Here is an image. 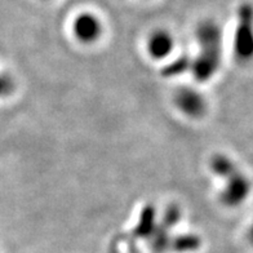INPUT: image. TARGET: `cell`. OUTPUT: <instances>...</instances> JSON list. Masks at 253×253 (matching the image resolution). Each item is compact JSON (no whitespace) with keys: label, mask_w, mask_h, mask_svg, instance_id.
<instances>
[{"label":"cell","mask_w":253,"mask_h":253,"mask_svg":"<svg viewBox=\"0 0 253 253\" xmlns=\"http://www.w3.org/2000/svg\"><path fill=\"white\" fill-rule=\"evenodd\" d=\"M181 217H182V211H181L180 207L177 206V204H169L164 210L160 223L164 225L167 229H172V227H174L177 223L180 222Z\"/></svg>","instance_id":"11"},{"label":"cell","mask_w":253,"mask_h":253,"mask_svg":"<svg viewBox=\"0 0 253 253\" xmlns=\"http://www.w3.org/2000/svg\"><path fill=\"white\" fill-rule=\"evenodd\" d=\"M199 52L191 60L190 71L199 83H207L220 70L222 61V31L217 22L206 20L197 27Z\"/></svg>","instance_id":"1"},{"label":"cell","mask_w":253,"mask_h":253,"mask_svg":"<svg viewBox=\"0 0 253 253\" xmlns=\"http://www.w3.org/2000/svg\"><path fill=\"white\" fill-rule=\"evenodd\" d=\"M155 226H157V211H155V207L151 206V204L145 206L141 211L140 216H138V222H137L133 229L134 237L149 239Z\"/></svg>","instance_id":"7"},{"label":"cell","mask_w":253,"mask_h":253,"mask_svg":"<svg viewBox=\"0 0 253 253\" xmlns=\"http://www.w3.org/2000/svg\"><path fill=\"white\" fill-rule=\"evenodd\" d=\"M14 84L13 78L7 75V74H0V97H7L9 96L14 90Z\"/></svg>","instance_id":"12"},{"label":"cell","mask_w":253,"mask_h":253,"mask_svg":"<svg viewBox=\"0 0 253 253\" xmlns=\"http://www.w3.org/2000/svg\"><path fill=\"white\" fill-rule=\"evenodd\" d=\"M234 54L239 62L253 60V4L244 1L238 8L234 34Z\"/></svg>","instance_id":"3"},{"label":"cell","mask_w":253,"mask_h":253,"mask_svg":"<svg viewBox=\"0 0 253 253\" xmlns=\"http://www.w3.org/2000/svg\"><path fill=\"white\" fill-rule=\"evenodd\" d=\"M202 246V240L195 234H183L170 239L169 251L176 253H191L198 251Z\"/></svg>","instance_id":"8"},{"label":"cell","mask_w":253,"mask_h":253,"mask_svg":"<svg viewBox=\"0 0 253 253\" xmlns=\"http://www.w3.org/2000/svg\"><path fill=\"white\" fill-rule=\"evenodd\" d=\"M174 105L190 119H200L208 110V103L203 94L190 87H182L177 90L174 94Z\"/></svg>","instance_id":"5"},{"label":"cell","mask_w":253,"mask_h":253,"mask_svg":"<svg viewBox=\"0 0 253 253\" xmlns=\"http://www.w3.org/2000/svg\"><path fill=\"white\" fill-rule=\"evenodd\" d=\"M71 30L79 43L93 44L102 37L103 24L100 17L92 12H82L74 18Z\"/></svg>","instance_id":"4"},{"label":"cell","mask_w":253,"mask_h":253,"mask_svg":"<svg viewBox=\"0 0 253 253\" xmlns=\"http://www.w3.org/2000/svg\"><path fill=\"white\" fill-rule=\"evenodd\" d=\"M174 49L173 35L164 29H158L149 35L146 50L150 58L155 61L166 60Z\"/></svg>","instance_id":"6"},{"label":"cell","mask_w":253,"mask_h":253,"mask_svg":"<svg viewBox=\"0 0 253 253\" xmlns=\"http://www.w3.org/2000/svg\"><path fill=\"white\" fill-rule=\"evenodd\" d=\"M170 239L172 237L169 235V229H167L162 223H157L151 237L149 238L153 252L166 253L167 251H169Z\"/></svg>","instance_id":"9"},{"label":"cell","mask_w":253,"mask_h":253,"mask_svg":"<svg viewBox=\"0 0 253 253\" xmlns=\"http://www.w3.org/2000/svg\"><path fill=\"white\" fill-rule=\"evenodd\" d=\"M191 57L189 54H181V56L176 57L173 61H170L169 63H167L166 66L162 69V75L164 78H177L185 74L186 71L190 70L191 67Z\"/></svg>","instance_id":"10"},{"label":"cell","mask_w":253,"mask_h":253,"mask_svg":"<svg viewBox=\"0 0 253 253\" xmlns=\"http://www.w3.org/2000/svg\"><path fill=\"white\" fill-rule=\"evenodd\" d=\"M248 239H250L251 244L253 246V222H252V225H251L250 230H248Z\"/></svg>","instance_id":"13"},{"label":"cell","mask_w":253,"mask_h":253,"mask_svg":"<svg viewBox=\"0 0 253 253\" xmlns=\"http://www.w3.org/2000/svg\"><path fill=\"white\" fill-rule=\"evenodd\" d=\"M210 169L218 178L225 181V186L218 195L223 206L235 208L248 199L252 191V183L231 158L225 154H214L210 160Z\"/></svg>","instance_id":"2"}]
</instances>
